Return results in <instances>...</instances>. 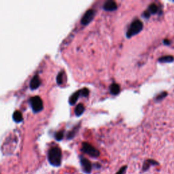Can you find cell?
I'll use <instances>...</instances> for the list:
<instances>
[{
	"label": "cell",
	"instance_id": "cell-1",
	"mask_svg": "<svg viewBox=\"0 0 174 174\" xmlns=\"http://www.w3.org/2000/svg\"><path fill=\"white\" fill-rule=\"evenodd\" d=\"M48 160L54 167H60L62 163V152L59 147H52L48 152Z\"/></svg>",
	"mask_w": 174,
	"mask_h": 174
},
{
	"label": "cell",
	"instance_id": "cell-2",
	"mask_svg": "<svg viewBox=\"0 0 174 174\" xmlns=\"http://www.w3.org/2000/svg\"><path fill=\"white\" fill-rule=\"evenodd\" d=\"M143 27V23L140 20L136 19L133 21L127 32V37L129 38V37H131L139 33L142 30Z\"/></svg>",
	"mask_w": 174,
	"mask_h": 174
},
{
	"label": "cell",
	"instance_id": "cell-3",
	"mask_svg": "<svg viewBox=\"0 0 174 174\" xmlns=\"http://www.w3.org/2000/svg\"><path fill=\"white\" fill-rule=\"evenodd\" d=\"M82 151L93 158H97L100 155V152L97 148L87 142L82 143Z\"/></svg>",
	"mask_w": 174,
	"mask_h": 174
},
{
	"label": "cell",
	"instance_id": "cell-4",
	"mask_svg": "<svg viewBox=\"0 0 174 174\" xmlns=\"http://www.w3.org/2000/svg\"><path fill=\"white\" fill-rule=\"evenodd\" d=\"M30 104L31 108L35 112H38L42 110L43 101L39 96H35L30 99Z\"/></svg>",
	"mask_w": 174,
	"mask_h": 174
},
{
	"label": "cell",
	"instance_id": "cell-5",
	"mask_svg": "<svg viewBox=\"0 0 174 174\" xmlns=\"http://www.w3.org/2000/svg\"><path fill=\"white\" fill-rule=\"evenodd\" d=\"M80 162L81 165L82 171L87 174H90L92 172L93 165L89 159L84 157H80Z\"/></svg>",
	"mask_w": 174,
	"mask_h": 174
},
{
	"label": "cell",
	"instance_id": "cell-6",
	"mask_svg": "<svg viewBox=\"0 0 174 174\" xmlns=\"http://www.w3.org/2000/svg\"><path fill=\"white\" fill-rule=\"evenodd\" d=\"M95 15V11L93 9L88 10L83 16L81 19V23L84 25H87L90 23Z\"/></svg>",
	"mask_w": 174,
	"mask_h": 174
},
{
	"label": "cell",
	"instance_id": "cell-7",
	"mask_svg": "<svg viewBox=\"0 0 174 174\" xmlns=\"http://www.w3.org/2000/svg\"><path fill=\"white\" fill-rule=\"evenodd\" d=\"M159 165V163L157 162V160L154 159H147L143 163L142 166V172H145V171H148L151 166H157Z\"/></svg>",
	"mask_w": 174,
	"mask_h": 174
},
{
	"label": "cell",
	"instance_id": "cell-8",
	"mask_svg": "<svg viewBox=\"0 0 174 174\" xmlns=\"http://www.w3.org/2000/svg\"><path fill=\"white\" fill-rule=\"evenodd\" d=\"M117 4L113 0H108L103 5V9L106 11H114L117 9Z\"/></svg>",
	"mask_w": 174,
	"mask_h": 174
},
{
	"label": "cell",
	"instance_id": "cell-9",
	"mask_svg": "<svg viewBox=\"0 0 174 174\" xmlns=\"http://www.w3.org/2000/svg\"><path fill=\"white\" fill-rule=\"evenodd\" d=\"M40 84H41V80H40V77L37 75H36L33 78H32L29 86H30L31 89L35 90L37 89L40 87Z\"/></svg>",
	"mask_w": 174,
	"mask_h": 174
},
{
	"label": "cell",
	"instance_id": "cell-10",
	"mask_svg": "<svg viewBox=\"0 0 174 174\" xmlns=\"http://www.w3.org/2000/svg\"><path fill=\"white\" fill-rule=\"evenodd\" d=\"M80 95V90L75 92L73 95H71L70 98H69V103H70L71 105H74V104L76 103L78 100Z\"/></svg>",
	"mask_w": 174,
	"mask_h": 174
},
{
	"label": "cell",
	"instance_id": "cell-11",
	"mask_svg": "<svg viewBox=\"0 0 174 174\" xmlns=\"http://www.w3.org/2000/svg\"><path fill=\"white\" fill-rule=\"evenodd\" d=\"M174 61V57L173 56L171 55H166V56H163V57H161L159 59V61L160 63H171L173 62Z\"/></svg>",
	"mask_w": 174,
	"mask_h": 174
},
{
	"label": "cell",
	"instance_id": "cell-12",
	"mask_svg": "<svg viewBox=\"0 0 174 174\" xmlns=\"http://www.w3.org/2000/svg\"><path fill=\"white\" fill-rule=\"evenodd\" d=\"M120 86L116 83L112 84L109 87V90L112 95H118L120 92Z\"/></svg>",
	"mask_w": 174,
	"mask_h": 174
},
{
	"label": "cell",
	"instance_id": "cell-13",
	"mask_svg": "<svg viewBox=\"0 0 174 174\" xmlns=\"http://www.w3.org/2000/svg\"><path fill=\"white\" fill-rule=\"evenodd\" d=\"M85 110V108L84 105L82 103H79L78 105H77L76 107V109H75V114L77 116H80L84 113V112Z\"/></svg>",
	"mask_w": 174,
	"mask_h": 174
},
{
	"label": "cell",
	"instance_id": "cell-14",
	"mask_svg": "<svg viewBox=\"0 0 174 174\" xmlns=\"http://www.w3.org/2000/svg\"><path fill=\"white\" fill-rule=\"evenodd\" d=\"M147 10L150 13V14H155L159 12V6L156 4H151Z\"/></svg>",
	"mask_w": 174,
	"mask_h": 174
},
{
	"label": "cell",
	"instance_id": "cell-15",
	"mask_svg": "<svg viewBox=\"0 0 174 174\" xmlns=\"http://www.w3.org/2000/svg\"><path fill=\"white\" fill-rule=\"evenodd\" d=\"M12 117L14 121L17 122H21L23 120V115L20 111H15Z\"/></svg>",
	"mask_w": 174,
	"mask_h": 174
},
{
	"label": "cell",
	"instance_id": "cell-16",
	"mask_svg": "<svg viewBox=\"0 0 174 174\" xmlns=\"http://www.w3.org/2000/svg\"><path fill=\"white\" fill-rule=\"evenodd\" d=\"M63 76H64V72L63 71H61L59 73L57 77V82L58 84H62L63 82Z\"/></svg>",
	"mask_w": 174,
	"mask_h": 174
},
{
	"label": "cell",
	"instance_id": "cell-17",
	"mask_svg": "<svg viewBox=\"0 0 174 174\" xmlns=\"http://www.w3.org/2000/svg\"><path fill=\"white\" fill-rule=\"evenodd\" d=\"M167 96V92H162L160 93V94L158 95L156 97V101H160L163 100V99H165Z\"/></svg>",
	"mask_w": 174,
	"mask_h": 174
},
{
	"label": "cell",
	"instance_id": "cell-18",
	"mask_svg": "<svg viewBox=\"0 0 174 174\" xmlns=\"http://www.w3.org/2000/svg\"><path fill=\"white\" fill-rule=\"evenodd\" d=\"M63 137H64L63 131H58L55 134V138L57 141H61L63 140Z\"/></svg>",
	"mask_w": 174,
	"mask_h": 174
},
{
	"label": "cell",
	"instance_id": "cell-19",
	"mask_svg": "<svg viewBox=\"0 0 174 174\" xmlns=\"http://www.w3.org/2000/svg\"><path fill=\"white\" fill-rule=\"evenodd\" d=\"M89 90L87 88H84L82 90H80V95H82L83 97H87L89 95Z\"/></svg>",
	"mask_w": 174,
	"mask_h": 174
},
{
	"label": "cell",
	"instance_id": "cell-20",
	"mask_svg": "<svg viewBox=\"0 0 174 174\" xmlns=\"http://www.w3.org/2000/svg\"><path fill=\"white\" fill-rule=\"evenodd\" d=\"M127 169V165H124L120 169L117 171L116 174H125L126 171Z\"/></svg>",
	"mask_w": 174,
	"mask_h": 174
},
{
	"label": "cell",
	"instance_id": "cell-21",
	"mask_svg": "<svg viewBox=\"0 0 174 174\" xmlns=\"http://www.w3.org/2000/svg\"><path fill=\"white\" fill-rule=\"evenodd\" d=\"M76 131L77 129L76 128H74V130H72L70 132H69L68 134V139H69V140H70V139H72L73 138L75 135H76Z\"/></svg>",
	"mask_w": 174,
	"mask_h": 174
},
{
	"label": "cell",
	"instance_id": "cell-22",
	"mask_svg": "<svg viewBox=\"0 0 174 174\" xmlns=\"http://www.w3.org/2000/svg\"><path fill=\"white\" fill-rule=\"evenodd\" d=\"M150 13L148 10H146L145 12H144V14H143V16H144V18H148L150 17Z\"/></svg>",
	"mask_w": 174,
	"mask_h": 174
},
{
	"label": "cell",
	"instance_id": "cell-23",
	"mask_svg": "<svg viewBox=\"0 0 174 174\" xmlns=\"http://www.w3.org/2000/svg\"><path fill=\"white\" fill-rule=\"evenodd\" d=\"M163 43H164V44H166V45H169L170 44V41L169 40L166 39V40H164V41H163Z\"/></svg>",
	"mask_w": 174,
	"mask_h": 174
}]
</instances>
